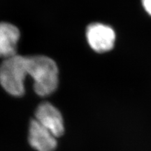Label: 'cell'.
Returning <instances> with one entry per match:
<instances>
[{"label":"cell","instance_id":"obj_1","mask_svg":"<svg viewBox=\"0 0 151 151\" xmlns=\"http://www.w3.org/2000/svg\"><path fill=\"white\" fill-rule=\"evenodd\" d=\"M27 73L33 78L34 88L38 95L48 96L58 88V67L55 62L48 57H27Z\"/></svg>","mask_w":151,"mask_h":151},{"label":"cell","instance_id":"obj_2","mask_svg":"<svg viewBox=\"0 0 151 151\" xmlns=\"http://www.w3.org/2000/svg\"><path fill=\"white\" fill-rule=\"evenodd\" d=\"M27 75V57L16 55L5 59L0 65V84L13 96L23 95Z\"/></svg>","mask_w":151,"mask_h":151},{"label":"cell","instance_id":"obj_3","mask_svg":"<svg viewBox=\"0 0 151 151\" xmlns=\"http://www.w3.org/2000/svg\"><path fill=\"white\" fill-rule=\"evenodd\" d=\"M86 38L92 50L102 53L113 48L116 33L110 26L102 23H92L87 27Z\"/></svg>","mask_w":151,"mask_h":151},{"label":"cell","instance_id":"obj_4","mask_svg":"<svg viewBox=\"0 0 151 151\" xmlns=\"http://www.w3.org/2000/svg\"><path fill=\"white\" fill-rule=\"evenodd\" d=\"M35 116V120L56 138L63 135L65 132L63 118L60 111L51 104H41L37 107Z\"/></svg>","mask_w":151,"mask_h":151},{"label":"cell","instance_id":"obj_5","mask_svg":"<svg viewBox=\"0 0 151 151\" xmlns=\"http://www.w3.org/2000/svg\"><path fill=\"white\" fill-rule=\"evenodd\" d=\"M29 141L37 151H55L58 145L56 137L35 119L30 122Z\"/></svg>","mask_w":151,"mask_h":151},{"label":"cell","instance_id":"obj_6","mask_svg":"<svg viewBox=\"0 0 151 151\" xmlns=\"http://www.w3.org/2000/svg\"><path fill=\"white\" fill-rule=\"evenodd\" d=\"M20 36V31L14 24L0 23V58L6 59L16 55Z\"/></svg>","mask_w":151,"mask_h":151},{"label":"cell","instance_id":"obj_7","mask_svg":"<svg viewBox=\"0 0 151 151\" xmlns=\"http://www.w3.org/2000/svg\"><path fill=\"white\" fill-rule=\"evenodd\" d=\"M145 10L151 16V0H141Z\"/></svg>","mask_w":151,"mask_h":151}]
</instances>
